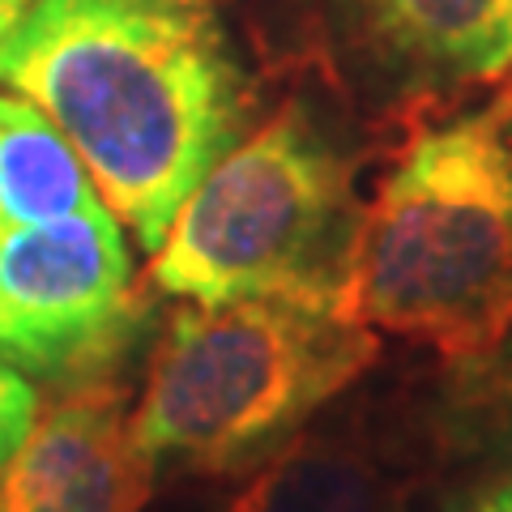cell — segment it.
<instances>
[{
    "mask_svg": "<svg viewBox=\"0 0 512 512\" xmlns=\"http://www.w3.org/2000/svg\"><path fill=\"white\" fill-rule=\"evenodd\" d=\"M0 82L69 137L146 252L248 120L227 35L188 0H35L0 47Z\"/></svg>",
    "mask_w": 512,
    "mask_h": 512,
    "instance_id": "1",
    "label": "cell"
},
{
    "mask_svg": "<svg viewBox=\"0 0 512 512\" xmlns=\"http://www.w3.org/2000/svg\"><path fill=\"white\" fill-rule=\"evenodd\" d=\"M338 312L453 359L512 325V94L406 146L359 214Z\"/></svg>",
    "mask_w": 512,
    "mask_h": 512,
    "instance_id": "2",
    "label": "cell"
},
{
    "mask_svg": "<svg viewBox=\"0 0 512 512\" xmlns=\"http://www.w3.org/2000/svg\"><path fill=\"white\" fill-rule=\"evenodd\" d=\"M376 355V333L329 303H192L171 312L154 346L133 436L150 461L201 474L252 470Z\"/></svg>",
    "mask_w": 512,
    "mask_h": 512,
    "instance_id": "3",
    "label": "cell"
},
{
    "mask_svg": "<svg viewBox=\"0 0 512 512\" xmlns=\"http://www.w3.org/2000/svg\"><path fill=\"white\" fill-rule=\"evenodd\" d=\"M350 163L286 107L205 171L154 248L146 282L188 303L303 299L338 308L355 239Z\"/></svg>",
    "mask_w": 512,
    "mask_h": 512,
    "instance_id": "4",
    "label": "cell"
},
{
    "mask_svg": "<svg viewBox=\"0 0 512 512\" xmlns=\"http://www.w3.org/2000/svg\"><path fill=\"white\" fill-rule=\"evenodd\" d=\"M141 320L133 256L107 205L0 231V359L26 376H99Z\"/></svg>",
    "mask_w": 512,
    "mask_h": 512,
    "instance_id": "5",
    "label": "cell"
},
{
    "mask_svg": "<svg viewBox=\"0 0 512 512\" xmlns=\"http://www.w3.org/2000/svg\"><path fill=\"white\" fill-rule=\"evenodd\" d=\"M0 474V512H146L154 461L116 380H64Z\"/></svg>",
    "mask_w": 512,
    "mask_h": 512,
    "instance_id": "6",
    "label": "cell"
},
{
    "mask_svg": "<svg viewBox=\"0 0 512 512\" xmlns=\"http://www.w3.org/2000/svg\"><path fill=\"white\" fill-rule=\"evenodd\" d=\"M367 39L410 73L487 82L512 69V0H346Z\"/></svg>",
    "mask_w": 512,
    "mask_h": 512,
    "instance_id": "7",
    "label": "cell"
},
{
    "mask_svg": "<svg viewBox=\"0 0 512 512\" xmlns=\"http://www.w3.org/2000/svg\"><path fill=\"white\" fill-rule=\"evenodd\" d=\"M103 205L69 137L22 99L0 94V231Z\"/></svg>",
    "mask_w": 512,
    "mask_h": 512,
    "instance_id": "8",
    "label": "cell"
},
{
    "mask_svg": "<svg viewBox=\"0 0 512 512\" xmlns=\"http://www.w3.org/2000/svg\"><path fill=\"white\" fill-rule=\"evenodd\" d=\"M227 512H393L380 470L342 440L295 436L256 466Z\"/></svg>",
    "mask_w": 512,
    "mask_h": 512,
    "instance_id": "9",
    "label": "cell"
},
{
    "mask_svg": "<svg viewBox=\"0 0 512 512\" xmlns=\"http://www.w3.org/2000/svg\"><path fill=\"white\" fill-rule=\"evenodd\" d=\"M440 427L453 453L512 474V325L491 346L457 359L444 380Z\"/></svg>",
    "mask_w": 512,
    "mask_h": 512,
    "instance_id": "10",
    "label": "cell"
},
{
    "mask_svg": "<svg viewBox=\"0 0 512 512\" xmlns=\"http://www.w3.org/2000/svg\"><path fill=\"white\" fill-rule=\"evenodd\" d=\"M39 414V393L13 363L0 359V474L9 470V461L18 457V448L26 444L30 427Z\"/></svg>",
    "mask_w": 512,
    "mask_h": 512,
    "instance_id": "11",
    "label": "cell"
},
{
    "mask_svg": "<svg viewBox=\"0 0 512 512\" xmlns=\"http://www.w3.org/2000/svg\"><path fill=\"white\" fill-rule=\"evenodd\" d=\"M448 512H512V474H495L474 491L457 495Z\"/></svg>",
    "mask_w": 512,
    "mask_h": 512,
    "instance_id": "12",
    "label": "cell"
},
{
    "mask_svg": "<svg viewBox=\"0 0 512 512\" xmlns=\"http://www.w3.org/2000/svg\"><path fill=\"white\" fill-rule=\"evenodd\" d=\"M30 5H35V0H0V47L9 43V35L18 30V22L30 13Z\"/></svg>",
    "mask_w": 512,
    "mask_h": 512,
    "instance_id": "13",
    "label": "cell"
},
{
    "mask_svg": "<svg viewBox=\"0 0 512 512\" xmlns=\"http://www.w3.org/2000/svg\"><path fill=\"white\" fill-rule=\"evenodd\" d=\"M188 5H201V0H188Z\"/></svg>",
    "mask_w": 512,
    "mask_h": 512,
    "instance_id": "14",
    "label": "cell"
}]
</instances>
